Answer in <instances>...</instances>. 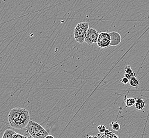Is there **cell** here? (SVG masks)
Masks as SVG:
<instances>
[{"label": "cell", "mask_w": 149, "mask_h": 138, "mask_svg": "<svg viewBox=\"0 0 149 138\" xmlns=\"http://www.w3.org/2000/svg\"><path fill=\"white\" fill-rule=\"evenodd\" d=\"M26 129L33 138H45L48 135L47 131L39 123L30 120Z\"/></svg>", "instance_id": "cell-1"}, {"label": "cell", "mask_w": 149, "mask_h": 138, "mask_svg": "<svg viewBox=\"0 0 149 138\" xmlns=\"http://www.w3.org/2000/svg\"><path fill=\"white\" fill-rule=\"evenodd\" d=\"M89 28V23L82 22L78 24L74 30V37L77 42L82 44L85 42V37L87 30Z\"/></svg>", "instance_id": "cell-2"}, {"label": "cell", "mask_w": 149, "mask_h": 138, "mask_svg": "<svg viewBox=\"0 0 149 138\" xmlns=\"http://www.w3.org/2000/svg\"><path fill=\"white\" fill-rule=\"evenodd\" d=\"M29 121L30 114L29 112L26 109L21 108V113L18 118L17 125L15 126V129L21 130L26 129Z\"/></svg>", "instance_id": "cell-3"}, {"label": "cell", "mask_w": 149, "mask_h": 138, "mask_svg": "<svg viewBox=\"0 0 149 138\" xmlns=\"http://www.w3.org/2000/svg\"><path fill=\"white\" fill-rule=\"evenodd\" d=\"M21 108L20 107H15L12 108L9 112L8 115V121L9 124L13 128H15L18 118L21 113Z\"/></svg>", "instance_id": "cell-4"}, {"label": "cell", "mask_w": 149, "mask_h": 138, "mask_svg": "<svg viewBox=\"0 0 149 138\" xmlns=\"http://www.w3.org/2000/svg\"><path fill=\"white\" fill-rule=\"evenodd\" d=\"M99 33L93 28H90L86 31L85 37V42L89 45L97 43Z\"/></svg>", "instance_id": "cell-5"}, {"label": "cell", "mask_w": 149, "mask_h": 138, "mask_svg": "<svg viewBox=\"0 0 149 138\" xmlns=\"http://www.w3.org/2000/svg\"><path fill=\"white\" fill-rule=\"evenodd\" d=\"M110 36L109 33L102 32L99 33L97 40V45L99 47L106 48L110 45Z\"/></svg>", "instance_id": "cell-6"}, {"label": "cell", "mask_w": 149, "mask_h": 138, "mask_svg": "<svg viewBox=\"0 0 149 138\" xmlns=\"http://www.w3.org/2000/svg\"><path fill=\"white\" fill-rule=\"evenodd\" d=\"M109 33L110 36V46H116L119 45L122 41V37L116 31L110 32Z\"/></svg>", "instance_id": "cell-7"}, {"label": "cell", "mask_w": 149, "mask_h": 138, "mask_svg": "<svg viewBox=\"0 0 149 138\" xmlns=\"http://www.w3.org/2000/svg\"><path fill=\"white\" fill-rule=\"evenodd\" d=\"M135 107L138 110H142L145 107V102L142 99H136Z\"/></svg>", "instance_id": "cell-8"}, {"label": "cell", "mask_w": 149, "mask_h": 138, "mask_svg": "<svg viewBox=\"0 0 149 138\" xmlns=\"http://www.w3.org/2000/svg\"><path fill=\"white\" fill-rule=\"evenodd\" d=\"M101 138H119L118 135L110 131L109 130L106 129L104 133V135Z\"/></svg>", "instance_id": "cell-9"}, {"label": "cell", "mask_w": 149, "mask_h": 138, "mask_svg": "<svg viewBox=\"0 0 149 138\" xmlns=\"http://www.w3.org/2000/svg\"><path fill=\"white\" fill-rule=\"evenodd\" d=\"M15 133V131L13 130H6L4 132L2 138H13Z\"/></svg>", "instance_id": "cell-10"}, {"label": "cell", "mask_w": 149, "mask_h": 138, "mask_svg": "<svg viewBox=\"0 0 149 138\" xmlns=\"http://www.w3.org/2000/svg\"><path fill=\"white\" fill-rule=\"evenodd\" d=\"M125 103L126 106L127 107H132L133 105H135L136 99L134 98H125Z\"/></svg>", "instance_id": "cell-11"}, {"label": "cell", "mask_w": 149, "mask_h": 138, "mask_svg": "<svg viewBox=\"0 0 149 138\" xmlns=\"http://www.w3.org/2000/svg\"><path fill=\"white\" fill-rule=\"evenodd\" d=\"M130 84L132 87H136L139 85V81L136 76H133L130 80Z\"/></svg>", "instance_id": "cell-12"}, {"label": "cell", "mask_w": 149, "mask_h": 138, "mask_svg": "<svg viewBox=\"0 0 149 138\" xmlns=\"http://www.w3.org/2000/svg\"><path fill=\"white\" fill-rule=\"evenodd\" d=\"M110 126L114 131H119L120 129V125L117 122H112L110 124Z\"/></svg>", "instance_id": "cell-13"}, {"label": "cell", "mask_w": 149, "mask_h": 138, "mask_svg": "<svg viewBox=\"0 0 149 138\" xmlns=\"http://www.w3.org/2000/svg\"><path fill=\"white\" fill-rule=\"evenodd\" d=\"M124 71H125V73L131 75H134V76L135 75V73H134L133 70H132L130 66H126L125 69H124Z\"/></svg>", "instance_id": "cell-14"}, {"label": "cell", "mask_w": 149, "mask_h": 138, "mask_svg": "<svg viewBox=\"0 0 149 138\" xmlns=\"http://www.w3.org/2000/svg\"><path fill=\"white\" fill-rule=\"evenodd\" d=\"M98 130L99 132L104 133L105 132V131L106 130V128L104 125H100L98 126Z\"/></svg>", "instance_id": "cell-15"}, {"label": "cell", "mask_w": 149, "mask_h": 138, "mask_svg": "<svg viewBox=\"0 0 149 138\" xmlns=\"http://www.w3.org/2000/svg\"><path fill=\"white\" fill-rule=\"evenodd\" d=\"M13 138H27V137L24 135H22L20 133H18L15 132V134L13 135Z\"/></svg>", "instance_id": "cell-16"}, {"label": "cell", "mask_w": 149, "mask_h": 138, "mask_svg": "<svg viewBox=\"0 0 149 138\" xmlns=\"http://www.w3.org/2000/svg\"><path fill=\"white\" fill-rule=\"evenodd\" d=\"M120 81H121V82L123 83L124 84H128V82H129V80L127 78H126L125 77H123L122 79H120Z\"/></svg>", "instance_id": "cell-17"}, {"label": "cell", "mask_w": 149, "mask_h": 138, "mask_svg": "<svg viewBox=\"0 0 149 138\" xmlns=\"http://www.w3.org/2000/svg\"><path fill=\"white\" fill-rule=\"evenodd\" d=\"M134 75H129V74H127V73H124V77H125L126 78H127L129 80H131V79L133 77Z\"/></svg>", "instance_id": "cell-18"}, {"label": "cell", "mask_w": 149, "mask_h": 138, "mask_svg": "<svg viewBox=\"0 0 149 138\" xmlns=\"http://www.w3.org/2000/svg\"><path fill=\"white\" fill-rule=\"evenodd\" d=\"M98 135H95V136H92V135H90V136L88 137L87 138H99L98 136Z\"/></svg>", "instance_id": "cell-19"}, {"label": "cell", "mask_w": 149, "mask_h": 138, "mask_svg": "<svg viewBox=\"0 0 149 138\" xmlns=\"http://www.w3.org/2000/svg\"><path fill=\"white\" fill-rule=\"evenodd\" d=\"M45 138H54V136H53L52 135H48L47 136H46Z\"/></svg>", "instance_id": "cell-20"}, {"label": "cell", "mask_w": 149, "mask_h": 138, "mask_svg": "<svg viewBox=\"0 0 149 138\" xmlns=\"http://www.w3.org/2000/svg\"><path fill=\"white\" fill-rule=\"evenodd\" d=\"M27 138H33V137H31V135H30V136H29V137H27Z\"/></svg>", "instance_id": "cell-21"}]
</instances>
